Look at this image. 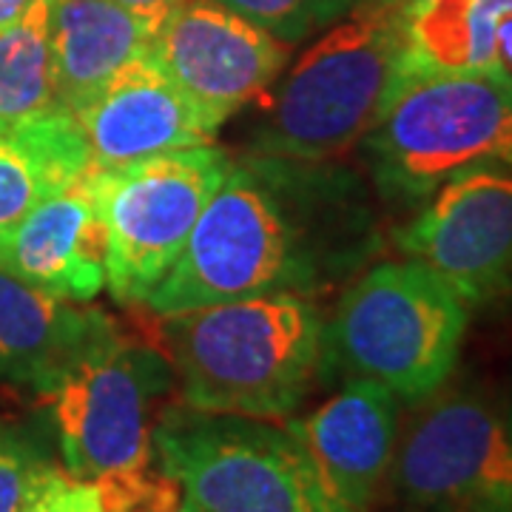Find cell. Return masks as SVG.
<instances>
[{"mask_svg":"<svg viewBox=\"0 0 512 512\" xmlns=\"http://www.w3.org/2000/svg\"><path fill=\"white\" fill-rule=\"evenodd\" d=\"M376 248L365 185L336 160H234L174 268L146 299L157 316L265 293L316 299Z\"/></svg>","mask_w":512,"mask_h":512,"instance_id":"cell-1","label":"cell"},{"mask_svg":"<svg viewBox=\"0 0 512 512\" xmlns=\"http://www.w3.org/2000/svg\"><path fill=\"white\" fill-rule=\"evenodd\" d=\"M163 319L185 407L285 421L322 382L325 316L311 296L265 293Z\"/></svg>","mask_w":512,"mask_h":512,"instance_id":"cell-2","label":"cell"},{"mask_svg":"<svg viewBox=\"0 0 512 512\" xmlns=\"http://www.w3.org/2000/svg\"><path fill=\"white\" fill-rule=\"evenodd\" d=\"M404 72V6L359 0L271 86L248 151L339 160L365 140Z\"/></svg>","mask_w":512,"mask_h":512,"instance_id":"cell-3","label":"cell"},{"mask_svg":"<svg viewBox=\"0 0 512 512\" xmlns=\"http://www.w3.org/2000/svg\"><path fill=\"white\" fill-rule=\"evenodd\" d=\"M470 308L424 265L379 262L359 276L322 333V382L370 379L399 402L441 393L461 356Z\"/></svg>","mask_w":512,"mask_h":512,"instance_id":"cell-4","label":"cell"},{"mask_svg":"<svg viewBox=\"0 0 512 512\" xmlns=\"http://www.w3.org/2000/svg\"><path fill=\"white\" fill-rule=\"evenodd\" d=\"M510 117V74L404 69L359 146L384 200L421 205L450 177L493 163Z\"/></svg>","mask_w":512,"mask_h":512,"instance_id":"cell-5","label":"cell"},{"mask_svg":"<svg viewBox=\"0 0 512 512\" xmlns=\"http://www.w3.org/2000/svg\"><path fill=\"white\" fill-rule=\"evenodd\" d=\"M151 444L157 467L200 512H348L274 421L174 404L160 410Z\"/></svg>","mask_w":512,"mask_h":512,"instance_id":"cell-6","label":"cell"},{"mask_svg":"<svg viewBox=\"0 0 512 512\" xmlns=\"http://www.w3.org/2000/svg\"><path fill=\"white\" fill-rule=\"evenodd\" d=\"M174 384L160 350L117 328L94 339L43 393L63 470L86 481L154 464L151 430Z\"/></svg>","mask_w":512,"mask_h":512,"instance_id":"cell-7","label":"cell"},{"mask_svg":"<svg viewBox=\"0 0 512 512\" xmlns=\"http://www.w3.org/2000/svg\"><path fill=\"white\" fill-rule=\"evenodd\" d=\"M231 163V154L211 143L114 171H94L97 208L106 228V288L114 302L146 305L183 254L202 208Z\"/></svg>","mask_w":512,"mask_h":512,"instance_id":"cell-8","label":"cell"},{"mask_svg":"<svg viewBox=\"0 0 512 512\" xmlns=\"http://www.w3.org/2000/svg\"><path fill=\"white\" fill-rule=\"evenodd\" d=\"M410 512H512V436L476 393L430 396L399 433L390 467Z\"/></svg>","mask_w":512,"mask_h":512,"instance_id":"cell-9","label":"cell"},{"mask_svg":"<svg viewBox=\"0 0 512 512\" xmlns=\"http://www.w3.org/2000/svg\"><path fill=\"white\" fill-rule=\"evenodd\" d=\"M396 245L467 308L504 299L512 293V171L484 163L450 177L421 202Z\"/></svg>","mask_w":512,"mask_h":512,"instance_id":"cell-10","label":"cell"},{"mask_svg":"<svg viewBox=\"0 0 512 512\" xmlns=\"http://www.w3.org/2000/svg\"><path fill=\"white\" fill-rule=\"evenodd\" d=\"M288 49L220 0H185L157 29L151 60L220 126L271 92Z\"/></svg>","mask_w":512,"mask_h":512,"instance_id":"cell-11","label":"cell"},{"mask_svg":"<svg viewBox=\"0 0 512 512\" xmlns=\"http://www.w3.org/2000/svg\"><path fill=\"white\" fill-rule=\"evenodd\" d=\"M74 117L97 171L126 168L180 148L211 146L222 128L151 55L128 63Z\"/></svg>","mask_w":512,"mask_h":512,"instance_id":"cell-12","label":"cell"},{"mask_svg":"<svg viewBox=\"0 0 512 512\" xmlns=\"http://www.w3.org/2000/svg\"><path fill=\"white\" fill-rule=\"evenodd\" d=\"M399 404L384 384L345 379L342 390L308 416L285 419L325 490L348 512L373 510L390 478L402 433Z\"/></svg>","mask_w":512,"mask_h":512,"instance_id":"cell-13","label":"cell"},{"mask_svg":"<svg viewBox=\"0 0 512 512\" xmlns=\"http://www.w3.org/2000/svg\"><path fill=\"white\" fill-rule=\"evenodd\" d=\"M94 171L37 202L0 234V265L40 291L92 302L106 288V228L97 208Z\"/></svg>","mask_w":512,"mask_h":512,"instance_id":"cell-14","label":"cell"},{"mask_svg":"<svg viewBox=\"0 0 512 512\" xmlns=\"http://www.w3.org/2000/svg\"><path fill=\"white\" fill-rule=\"evenodd\" d=\"M111 328L117 325L103 311L40 291L0 265V382L43 396Z\"/></svg>","mask_w":512,"mask_h":512,"instance_id":"cell-15","label":"cell"},{"mask_svg":"<svg viewBox=\"0 0 512 512\" xmlns=\"http://www.w3.org/2000/svg\"><path fill=\"white\" fill-rule=\"evenodd\" d=\"M163 20L117 0H49V49L57 103L80 111L128 63L151 52Z\"/></svg>","mask_w":512,"mask_h":512,"instance_id":"cell-16","label":"cell"},{"mask_svg":"<svg viewBox=\"0 0 512 512\" xmlns=\"http://www.w3.org/2000/svg\"><path fill=\"white\" fill-rule=\"evenodd\" d=\"M92 168L69 109L0 126V234Z\"/></svg>","mask_w":512,"mask_h":512,"instance_id":"cell-17","label":"cell"},{"mask_svg":"<svg viewBox=\"0 0 512 512\" xmlns=\"http://www.w3.org/2000/svg\"><path fill=\"white\" fill-rule=\"evenodd\" d=\"M512 0H416L404 6V69L498 72L495 35Z\"/></svg>","mask_w":512,"mask_h":512,"instance_id":"cell-18","label":"cell"},{"mask_svg":"<svg viewBox=\"0 0 512 512\" xmlns=\"http://www.w3.org/2000/svg\"><path fill=\"white\" fill-rule=\"evenodd\" d=\"M63 109L57 103L49 0H32L26 12L0 29V123H23Z\"/></svg>","mask_w":512,"mask_h":512,"instance_id":"cell-19","label":"cell"},{"mask_svg":"<svg viewBox=\"0 0 512 512\" xmlns=\"http://www.w3.org/2000/svg\"><path fill=\"white\" fill-rule=\"evenodd\" d=\"M55 467L43 436L29 424L0 421V512H23L40 478Z\"/></svg>","mask_w":512,"mask_h":512,"instance_id":"cell-20","label":"cell"},{"mask_svg":"<svg viewBox=\"0 0 512 512\" xmlns=\"http://www.w3.org/2000/svg\"><path fill=\"white\" fill-rule=\"evenodd\" d=\"M285 46H296L319 35L330 23L350 12L359 0H220Z\"/></svg>","mask_w":512,"mask_h":512,"instance_id":"cell-21","label":"cell"},{"mask_svg":"<svg viewBox=\"0 0 512 512\" xmlns=\"http://www.w3.org/2000/svg\"><path fill=\"white\" fill-rule=\"evenodd\" d=\"M23 512H106V507L94 481L72 476L55 464L40 478Z\"/></svg>","mask_w":512,"mask_h":512,"instance_id":"cell-22","label":"cell"},{"mask_svg":"<svg viewBox=\"0 0 512 512\" xmlns=\"http://www.w3.org/2000/svg\"><path fill=\"white\" fill-rule=\"evenodd\" d=\"M495 63H498V72L512 77V15H507V18L501 20V26H498V35H495Z\"/></svg>","mask_w":512,"mask_h":512,"instance_id":"cell-23","label":"cell"},{"mask_svg":"<svg viewBox=\"0 0 512 512\" xmlns=\"http://www.w3.org/2000/svg\"><path fill=\"white\" fill-rule=\"evenodd\" d=\"M120 6H126L131 12H137V15H146V18L154 20H165L168 12H174L180 3L185 0H117Z\"/></svg>","mask_w":512,"mask_h":512,"instance_id":"cell-24","label":"cell"},{"mask_svg":"<svg viewBox=\"0 0 512 512\" xmlns=\"http://www.w3.org/2000/svg\"><path fill=\"white\" fill-rule=\"evenodd\" d=\"M495 165H504V168H510L512 171V117L510 123L504 126V134H501V140H498V148H495Z\"/></svg>","mask_w":512,"mask_h":512,"instance_id":"cell-25","label":"cell"},{"mask_svg":"<svg viewBox=\"0 0 512 512\" xmlns=\"http://www.w3.org/2000/svg\"><path fill=\"white\" fill-rule=\"evenodd\" d=\"M29 3L32 0H0V29H6L9 23H15L26 12Z\"/></svg>","mask_w":512,"mask_h":512,"instance_id":"cell-26","label":"cell"},{"mask_svg":"<svg viewBox=\"0 0 512 512\" xmlns=\"http://www.w3.org/2000/svg\"><path fill=\"white\" fill-rule=\"evenodd\" d=\"M177 512H200V510H197V507H194V504H191V501H188V498H185V501H183V507H180V510H177Z\"/></svg>","mask_w":512,"mask_h":512,"instance_id":"cell-27","label":"cell"},{"mask_svg":"<svg viewBox=\"0 0 512 512\" xmlns=\"http://www.w3.org/2000/svg\"><path fill=\"white\" fill-rule=\"evenodd\" d=\"M507 430H510V436H512V407H510V416H507Z\"/></svg>","mask_w":512,"mask_h":512,"instance_id":"cell-28","label":"cell"},{"mask_svg":"<svg viewBox=\"0 0 512 512\" xmlns=\"http://www.w3.org/2000/svg\"><path fill=\"white\" fill-rule=\"evenodd\" d=\"M399 3H402V6H410V3H416V0H399Z\"/></svg>","mask_w":512,"mask_h":512,"instance_id":"cell-29","label":"cell"},{"mask_svg":"<svg viewBox=\"0 0 512 512\" xmlns=\"http://www.w3.org/2000/svg\"><path fill=\"white\" fill-rule=\"evenodd\" d=\"M0 126H3V123H0Z\"/></svg>","mask_w":512,"mask_h":512,"instance_id":"cell-30","label":"cell"}]
</instances>
